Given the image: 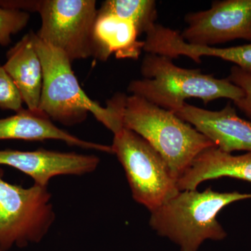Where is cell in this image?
<instances>
[{
  "label": "cell",
  "mask_w": 251,
  "mask_h": 251,
  "mask_svg": "<svg viewBox=\"0 0 251 251\" xmlns=\"http://www.w3.org/2000/svg\"><path fill=\"white\" fill-rule=\"evenodd\" d=\"M60 140L71 146L113 154L111 146L80 139L56 126L46 115L34 113L27 108H23L13 116L0 119V140Z\"/></svg>",
  "instance_id": "8fae6325"
},
{
  "label": "cell",
  "mask_w": 251,
  "mask_h": 251,
  "mask_svg": "<svg viewBox=\"0 0 251 251\" xmlns=\"http://www.w3.org/2000/svg\"><path fill=\"white\" fill-rule=\"evenodd\" d=\"M175 114L209 138L221 151L251 153V121L238 116L231 103L221 110L211 111L186 103Z\"/></svg>",
  "instance_id": "30bf717a"
},
{
  "label": "cell",
  "mask_w": 251,
  "mask_h": 251,
  "mask_svg": "<svg viewBox=\"0 0 251 251\" xmlns=\"http://www.w3.org/2000/svg\"><path fill=\"white\" fill-rule=\"evenodd\" d=\"M251 199V193L186 190L150 212V225L161 237L177 244L180 251H198L208 239L221 241L227 232L217 220L220 211L238 201Z\"/></svg>",
  "instance_id": "7a4b0ae2"
},
{
  "label": "cell",
  "mask_w": 251,
  "mask_h": 251,
  "mask_svg": "<svg viewBox=\"0 0 251 251\" xmlns=\"http://www.w3.org/2000/svg\"><path fill=\"white\" fill-rule=\"evenodd\" d=\"M100 158L94 155L59 152L45 149L35 151L0 150V166L12 167L34 180V184L48 187L50 181L60 175L82 176L93 173Z\"/></svg>",
  "instance_id": "9c48e42d"
},
{
  "label": "cell",
  "mask_w": 251,
  "mask_h": 251,
  "mask_svg": "<svg viewBox=\"0 0 251 251\" xmlns=\"http://www.w3.org/2000/svg\"><path fill=\"white\" fill-rule=\"evenodd\" d=\"M207 57H214L233 63L243 70L251 72V43L246 45L227 48L207 47L204 50Z\"/></svg>",
  "instance_id": "e0dca14e"
},
{
  "label": "cell",
  "mask_w": 251,
  "mask_h": 251,
  "mask_svg": "<svg viewBox=\"0 0 251 251\" xmlns=\"http://www.w3.org/2000/svg\"><path fill=\"white\" fill-rule=\"evenodd\" d=\"M55 218L48 187L10 184L0 168V251L39 244Z\"/></svg>",
  "instance_id": "5b68a950"
},
{
  "label": "cell",
  "mask_w": 251,
  "mask_h": 251,
  "mask_svg": "<svg viewBox=\"0 0 251 251\" xmlns=\"http://www.w3.org/2000/svg\"><path fill=\"white\" fill-rule=\"evenodd\" d=\"M3 67L14 81L28 110L44 115L39 110L43 87V67L30 33L23 36L8 51L6 62Z\"/></svg>",
  "instance_id": "4fadbf2b"
},
{
  "label": "cell",
  "mask_w": 251,
  "mask_h": 251,
  "mask_svg": "<svg viewBox=\"0 0 251 251\" xmlns=\"http://www.w3.org/2000/svg\"><path fill=\"white\" fill-rule=\"evenodd\" d=\"M99 12L115 15L134 23L140 34L156 24L157 9L153 0H107Z\"/></svg>",
  "instance_id": "9a60e30c"
},
{
  "label": "cell",
  "mask_w": 251,
  "mask_h": 251,
  "mask_svg": "<svg viewBox=\"0 0 251 251\" xmlns=\"http://www.w3.org/2000/svg\"><path fill=\"white\" fill-rule=\"evenodd\" d=\"M41 26L38 37L72 62L93 57V31L98 14L94 0H37Z\"/></svg>",
  "instance_id": "52a82bcc"
},
{
  "label": "cell",
  "mask_w": 251,
  "mask_h": 251,
  "mask_svg": "<svg viewBox=\"0 0 251 251\" xmlns=\"http://www.w3.org/2000/svg\"><path fill=\"white\" fill-rule=\"evenodd\" d=\"M29 33L43 67L41 113L67 126L82 123L90 113L114 135L120 132L124 128L126 94H115L106 107L102 106L82 90L67 55L41 40L36 33Z\"/></svg>",
  "instance_id": "6da1fadb"
},
{
  "label": "cell",
  "mask_w": 251,
  "mask_h": 251,
  "mask_svg": "<svg viewBox=\"0 0 251 251\" xmlns=\"http://www.w3.org/2000/svg\"><path fill=\"white\" fill-rule=\"evenodd\" d=\"M128 180L133 200L151 212L179 190L161 155L141 136L124 127L111 145Z\"/></svg>",
  "instance_id": "8992f818"
},
{
  "label": "cell",
  "mask_w": 251,
  "mask_h": 251,
  "mask_svg": "<svg viewBox=\"0 0 251 251\" xmlns=\"http://www.w3.org/2000/svg\"><path fill=\"white\" fill-rule=\"evenodd\" d=\"M139 35L132 21L98 10L93 31V57L106 61L114 54L117 59H138L144 48V41L138 40Z\"/></svg>",
  "instance_id": "5bb4252c"
},
{
  "label": "cell",
  "mask_w": 251,
  "mask_h": 251,
  "mask_svg": "<svg viewBox=\"0 0 251 251\" xmlns=\"http://www.w3.org/2000/svg\"><path fill=\"white\" fill-rule=\"evenodd\" d=\"M227 79L244 92V97L234 102V104L251 120V72L234 65Z\"/></svg>",
  "instance_id": "d6986e66"
},
{
  "label": "cell",
  "mask_w": 251,
  "mask_h": 251,
  "mask_svg": "<svg viewBox=\"0 0 251 251\" xmlns=\"http://www.w3.org/2000/svg\"><path fill=\"white\" fill-rule=\"evenodd\" d=\"M23 100L14 81L3 67H0V108L16 112L23 110Z\"/></svg>",
  "instance_id": "ac0fdd59"
},
{
  "label": "cell",
  "mask_w": 251,
  "mask_h": 251,
  "mask_svg": "<svg viewBox=\"0 0 251 251\" xmlns=\"http://www.w3.org/2000/svg\"><path fill=\"white\" fill-rule=\"evenodd\" d=\"M140 72L143 78L132 80L128 92L174 113L184 106L186 99H201L206 105L219 99L234 103L244 96L242 89L227 78L177 67L173 59L159 54H145Z\"/></svg>",
  "instance_id": "3957f363"
},
{
  "label": "cell",
  "mask_w": 251,
  "mask_h": 251,
  "mask_svg": "<svg viewBox=\"0 0 251 251\" xmlns=\"http://www.w3.org/2000/svg\"><path fill=\"white\" fill-rule=\"evenodd\" d=\"M122 120L124 127L139 135L161 155L176 181L198 154L216 146L174 112L138 96L126 95Z\"/></svg>",
  "instance_id": "277c9868"
},
{
  "label": "cell",
  "mask_w": 251,
  "mask_h": 251,
  "mask_svg": "<svg viewBox=\"0 0 251 251\" xmlns=\"http://www.w3.org/2000/svg\"><path fill=\"white\" fill-rule=\"evenodd\" d=\"M221 177L251 183V153L233 155L224 152L216 146L206 149L193 160L176 184L179 191L196 190L206 180Z\"/></svg>",
  "instance_id": "7c38bea8"
},
{
  "label": "cell",
  "mask_w": 251,
  "mask_h": 251,
  "mask_svg": "<svg viewBox=\"0 0 251 251\" xmlns=\"http://www.w3.org/2000/svg\"><path fill=\"white\" fill-rule=\"evenodd\" d=\"M29 13L0 6V45L11 42V36L23 30L29 21Z\"/></svg>",
  "instance_id": "2e32d148"
},
{
  "label": "cell",
  "mask_w": 251,
  "mask_h": 251,
  "mask_svg": "<svg viewBox=\"0 0 251 251\" xmlns=\"http://www.w3.org/2000/svg\"><path fill=\"white\" fill-rule=\"evenodd\" d=\"M180 33L191 45L210 46L236 39L251 42V0L214 1L209 9L189 13Z\"/></svg>",
  "instance_id": "ba28073f"
}]
</instances>
